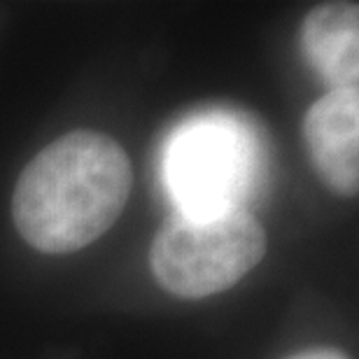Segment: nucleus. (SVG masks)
I'll return each mask as SVG.
<instances>
[{"mask_svg": "<svg viewBox=\"0 0 359 359\" xmlns=\"http://www.w3.org/2000/svg\"><path fill=\"white\" fill-rule=\"evenodd\" d=\"M304 138L313 166L341 196L359 189V89L329 91L311 105Z\"/></svg>", "mask_w": 359, "mask_h": 359, "instance_id": "20e7f679", "label": "nucleus"}, {"mask_svg": "<svg viewBox=\"0 0 359 359\" xmlns=\"http://www.w3.org/2000/svg\"><path fill=\"white\" fill-rule=\"evenodd\" d=\"M255 142L231 119L184 126L168 147V187L184 215L236 210L257 170Z\"/></svg>", "mask_w": 359, "mask_h": 359, "instance_id": "7ed1b4c3", "label": "nucleus"}, {"mask_svg": "<svg viewBox=\"0 0 359 359\" xmlns=\"http://www.w3.org/2000/svg\"><path fill=\"white\" fill-rule=\"evenodd\" d=\"M264 255V226L236 208L168 222L152 243L149 266L166 292L180 299H203L233 287Z\"/></svg>", "mask_w": 359, "mask_h": 359, "instance_id": "f03ea898", "label": "nucleus"}, {"mask_svg": "<svg viewBox=\"0 0 359 359\" xmlns=\"http://www.w3.org/2000/svg\"><path fill=\"white\" fill-rule=\"evenodd\" d=\"M131 180V161L117 140L96 131L66 133L19 175L14 224L40 252H77L119 219Z\"/></svg>", "mask_w": 359, "mask_h": 359, "instance_id": "f257e3e1", "label": "nucleus"}, {"mask_svg": "<svg viewBox=\"0 0 359 359\" xmlns=\"http://www.w3.org/2000/svg\"><path fill=\"white\" fill-rule=\"evenodd\" d=\"M304 49L329 91L357 89L359 80V5L329 3L304 21Z\"/></svg>", "mask_w": 359, "mask_h": 359, "instance_id": "39448f33", "label": "nucleus"}, {"mask_svg": "<svg viewBox=\"0 0 359 359\" xmlns=\"http://www.w3.org/2000/svg\"><path fill=\"white\" fill-rule=\"evenodd\" d=\"M290 359H348L339 350H332V348H318V350H306V353H299Z\"/></svg>", "mask_w": 359, "mask_h": 359, "instance_id": "423d86ee", "label": "nucleus"}]
</instances>
